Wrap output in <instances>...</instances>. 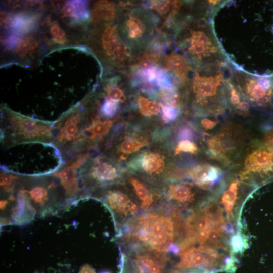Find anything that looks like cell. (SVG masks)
I'll return each instance as SVG.
<instances>
[{
    "label": "cell",
    "mask_w": 273,
    "mask_h": 273,
    "mask_svg": "<svg viewBox=\"0 0 273 273\" xmlns=\"http://www.w3.org/2000/svg\"><path fill=\"white\" fill-rule=\"evenodd\" d=\"M210 23L221 52L235 70L273 76V2L216 1Z\"/></svg>",
    "instance_id": "6da1fadb"
},
{
    "label": "cell",
    "mask_w": 273,
    "mask_h": 273,
    "mask_svg": "<svg viewBox=\"0 0 273 273\" xmlns=\"http://www.w3.org/2000/svg\"><path fill=\"white\" fill-rule=\"evenodd\" d=\"M187 211L166 206L141 212L119 232L121 248L141 247L175 258L186 237Z\"/></svg>",
    "instance_id": "7a4b0ae2"
},
{
    "label": "cell",
    "mask_w": 273,
    "mask_h": 273,
    "mask_svg": "<svg viewBox=\"0 0 273 273\" xmlns=\"http://www.w3.org/2000/svg\"><path fill=\"white\" fill-rule=\"evenodd\" d=\"M212 4L206 1L198 17L190 16L179 28L177 45L192 69L228 63L216 40L210 23Z\"/></svg>",
    "instance_id": "3957f363"
},
{
    "label": "cell",
    "mask_w": 273,
    "mask_h": 273,
    "mask_svg": "<svg viewBox=\"0 0 273 273\" xmlns=\"http://www.w3.org/2000/svg\"><path fill=\"white\" fill-rule=\"evenodd\" d=\"M2 148L1 169L8 173L41 175L58 170L63 164L61 152L51 142H24Z\"/></svg>",
    "instance_id": "277c9868"
},
{
    "label": "cell",
    "mask_w": 273,
    "mask_h": 273,
    "mask_svg": "<svg viewBox=\"0 0 273 273\" xmlns=\"http://www.w3.org/2000/svg\"><path fill=\"white\" fill-rule=\"evenodd\" d=\"M233 68L229 63L207 65L196 70L191 84L192 104L202 116H215L227 108L225 85Z\"/></svg>",
    "instance_id": "5b68a950"
},
{
    "label": "cell",
    "mask_w": 273,
    "mask_h": 273,
    "mask_svg": "<svg viewBox=\"0 0 273 273\" xmlns=\"http://www.w3.org/2000/svg\"><path fill=\"white\" fill-rule=\"evenodd\" d=\"M1 118L2 147L15 144L40 141L52 142L55 122L32 118L3 107Z\"/></svg>",
    "instance_id": "8992f818"
},
{
    "label": "cell",
    "mask_w": 273,
    "mask_h": 273,
    "mask_svg": "<svg viewBox=\"0 0 273 273\" xmlns=\"http://www.w3.org/2000/svg\"><path fill=\"white\" fill-rule=\"evenodd\" d=\"M238 176L255 188L273 181V149L265 142L252 143L243 155Z\"/></svg>",
    "instance_id": "52a82bcc"
},
{
    "label": "cell",
    "mask_w": 273,
    "mask_h": 273,
    "mask_svg": "<svg viewBox=\"0 0 273 273\" xmlns=\"http://www.w3.org/2000/svg\"><path fill=\"white\" fill-rule=\"evenodd\" d=\"M232 78L251 106L260 110L273 107V76H255L233 68Z\"/></svg>",
    "instance_id": "ba28073f"
},
{
    "label": "cell",
    "mask_w": 273,
    "mask_h": 273,
    "mask_svg": "<svg viewBox=\"0 0 273 273\" xmlns=\"http://www.w3.org/2000/svg\"><path fill=\"white\" fill-rule=\"evenodd\" d=\"M100 197L111 210L118 234L141 212L139 204L126 186L106 187L102 191Z\"/></svg>",
    "instance_id": "9c48e42d"
},
{
    "label": "cell",
    "mask_w": 273,
    "mask_h": 273,
    "mask_svg": "<svg viewBox=\"0 0 273 273\" xmlns=\"http://www.w3.org/2000/svg\"><path fill=\"white\" fill-rule=\"evenodd\" d=\"M161 190L163 206L182 211L199 207L215 194L204 195L206 192H211L188 181H169Z\"/></svg>",
    "instance_id": "30bf717a"
},
{
    "label": "cell",
    "mask_w": 273,
    "mask_h": 273,
    "mask_svg": "<svg viewBox=\"0 0 273 273\" xmlns=\"http://www.w3.org/2000/svg\"><path fill=\"white\" fill-rule=\"evenodd\" d=\"M237 127L226 125L218 133L209 136L206 142V153L212 159L229 166L241 153L243 134Z\"/></svg>",
    "instance_id": "8fae6325"
},
{
    "label": "cell",
    "mask_w": 273,
    "mask_h": 273,
    "mask_svg": "<svg viewBox=\"0 0 273 273\" xmlns=\"http://www.w3.org/2000/svg\"><path fill=\"white\" fill-rule=\"evenodd\" d=\"M98 30L94 41L99 54L111 64H123L129 56V52L120 39L116 26L106 24Z\"/></svg>",
    "instance_id": "7c38bea8"
},
{
    "label": "cell",
    "mask_w": 273,
    "mask_h": 273,
    "mask_svg": "<svg viewBox=\"0 0 273 273\" xmlns=\"http://www.w3.org/2000/svg\"><path fill=\"white\" fill-rule=\"evenodd\" d=\"M129 167L141 178L155 185L169 182L165 174L164 156L155 151H146L138 155L129 162Z\"/></svg>",
    "instance_id": "4fadbf2b"
},
{
    "label": "cell",
    "mask_w": 273,
    "mask_h": 273,
    "mask_svg": "<svg viewBox=\"0 0 273 273\" xmlns=\"http://www.w3.org/2000/svg\"><path fill=\"white\" fill-rule=\"evenodd\" d=\"M79 172L86 187L113 185L119 181L122 177L119 169L111 161L103 157L85 161Z\"/></svg>",
    "instance_id": "5bb4252c"
},
{
    "label": "cell",
    "mask_w": 273,
    "mask_h": 273,
    "mask_svg": "<svg viewBox=\"0 0 273 273\" xmlns=\"http://www.w3.org/2000/svg\"><path fill=\"white\" fill-rule=\"evenodd\" d=\"M124 183L139 204L141 212L163 206L160 188L148 185V182L131 174L125 176Z\"/></svg>",
    "instance_id": "9a60e30c"
},
{
    "label": "cell",
    "mask_w": 273,
    "mask_h": 273,
    "mask_svg": "<svg viewBox=\"0 0 273 273\" xmlns=\"http://www.w3.org/2000/svg\"><path fill=\"white\" fill-rule=\"evenodd\" d=\"M187 174L198 187L211 193L218 191L226 180L220 168L207 163L193 167L187 171Z\"/></svg>",
    "instance_id": "2e32d148"
},
{
    "label": "cell",
    "mask_w": 273,
    "mask_h": 273,
    "mask_svg": "<svg viewBox=\"0 0 273 273\" xmlns=\"http://www.w3.org/2000/svg\"><path fill=\"white\" fill-rule=\"evenodd\" d=\"M139 10H133L125 15L120 29L125 40L130 45H141L145 43L151 31L146 22V16Z\"/></svg>",
    "instance_id": "e0dca14e"
},
{
    "label": "cell",
    "mask_w": 273,
    "mask_h": 273,
    "mask_svg": "<svg viewBox=\"0 0 273 273\" xmlns=\"http://www.w3.org/2000/svg\"><path fill=\"white\" fill-rule=\"evenodd\" d=\"M41 16V14L39 12H20L3 18V23L5 25L6 28L11 30L10 34L20 36L34 29Z\"/></svg>",
    "instance_id": "ac0fdd59"
},
{
    "label": "cell",
    "mask_w": 273,
    "mask_h": 273,
    "mask_svg": "<svg viewBox=\"0 0 273 273\" xmlns=\"http://www.w3.org/2000/svg\"><path fill=\"white\" fill-rule=\"evenodd\" d=\"M88 156L86 154L79 155L74 160L70 161L68 164L55 173L54 175L60 179L68 195L75 193L77 188V172L79 168L87 160Z\"/></svg>",
    "instance_id": "d6986e66"
},
{
    "label": "cell",
    "mask_w": 273,
    "mask_h": 273,
    "mask_svg": "<svg viewBox=\"0 0 273 273\" xmlns=\"http://www.w3.org/2000/svg\"><path fill=\"white\" fill-rule=\"evenodd\" d=\"M163 64L165 68L185 83L188 81L190 71L192 69L187 58L176 52L165 56Z\"/></svg>",
    "instance_id": "ffe728a7"
},
{
    "label": "cell",
    "mask_w": 273,
    "mask_h": 273,
    "mask_svg": "<svg viewBox=\"0 0 273 273\" xmlns=\"http://www.w3.org/2000/svg\"><path fill=\"white\" fill-rule=\"evenodd\" d=\"M62 17L67 18L72 24H79L88 18V3L82 1H71L66 2L60 11Z\"/></svg>",
    "instance_id": "44dd1931"
},
{
    "label": "cell",
    "mask_w": 273,
    "mask_h": 273,
    "mask_svg": "<svg viewBox=\"0 0 273 273\" xmlns=\"http://www.w3.org/2000/svg\"><path fill=\"white\" fill-rule=\"evenodd\" d=\"M115 12V7L113 3L106 1H98L93 6L92 20L95 24L110 21L114 18Z\"/></svg>",
    "instance_id": "7402d4cb"
},
{
    "label": "cell",
    "mask_w": 273,
    "mask_h": 273,
    "mask_svg": "<svg viewBox=\"0 0 273 273\" xmlns=\"http://www.w3.org/2000/svg\"><path fill=\"white\" fill-rule=\"evenodd\" d=\"M114 121L96 119L86 126L84 131L85 143L88 139L90 141L99 140L107 135L110 131Z\"/></svg>",
    "instance_id": "603a6c76"
},
{
    "label": "cell",
    "mask_w": 273,
    "mask_h": 273,
    "mask_svg": "<svg viewBox=\"0 0 273 273\" xmlns=\"http://www.w3.org/2000/svg\"><path fill=\"white\" fill-rule=\"evenodd\" d=\"M182 4L181 1H155L147 2L146 6L155 10L162 17L172 18L179 12Z\"/></svg>",
    "instance_id": "cb8c5ba5"
},
{
    "label": "cell",
    "mask_w": 273,
    "mask_h": 273,
    "mask_svg": "<svg viewBox=\"0 0 273 273\" xmlns=\"http://www.w3.org/2000/svg\"><path fill=\"white\" fill-rule=\"evenodd\" d=\"M148 144L147 140L139 136L128 135L122 138L117 145V150L121 155V157L135 152Z\"/></svg>",
    "instance_id": "d4e9b609"
},
{
    "label": "cell",
    "mask_w": 273,
    "mask_h": 273,
    "mask_svg": "<svg viewBox=\"0 0 273 273\" xmlns=\"http://www.w3.org/2000/svg\"><path fill=\"white\" fill-rule=\"evenodd\" d=\"M38 47L39 41L37 36H27L20 40L15 49L14 54L19 59H29L34 55Z\"/></svg>",
    "instance_id": "484cf974"
},
{
    "label": "cell",
    "mask_w": 273,
    "mask_h": 273,
    "mask_svg": "<svg viewBox=\"0 0 273 273\" xmlns=\"http://www.w3.org/2000/svg\"><path fill=\"white\" fill-rule=\"evenodd\" d=\"M137 105L140 113L145 116L156 115L159 113L161 104L140 96L137 99Z\"/></svg>",
    "instance_id": "4316f807"
},
{
    "label": "cell",
    "mask_w": 273,
    "mask_h": 273,
    "mask_svg": "<svg viewBox=\"0 0 273 273\" xmlns=\"http://www.w3.org/2000/svg\"><path fill=\"white\" fill-rule=\"evenodd\" d=\"M49 31L51 40L54 43L64 44L68 42L66 34L58 22L51 23Z\"/></svg>",
    "instance_id": "83f0119b"
},
{
    "label": "cell",
    "mask_w": 273,
    "mask_h": 273,
    "mask_svg": "<svg viewBox=\"0 0 273 273\" xmlns=\"http://www.w3.org/2000/svg\"><path fill=\"white\" fill-rule=\"evenodd\" d=\"M119 107V101L106 98L100 108L101 114L105 117L111 118L117 113Z\"/></svg>",
    "instance_id": "f1b7e54d"
},
{
    "label": "cell",
    "mask_w": 273,
    "mask_h": 273,
    "mask_svg": "<svg viewBox=\"0 0 273 273\" xmlns=\"http://www.w3.org/2000/svg\"><path fill=\"white\" fill-rule=\"evenodd\" d=\"M28 195L35 203H44L48 198V189L44 186L34 185L28 191Z\"/></svg>",
    "instance_id": "f546056e"
},
{
    "label": "cell",
    "mask_w": 273,
    "mask_h": 273,
    "mask_svg": "<svg viewBox=\"0 0 273 273\" xmlns=\"http://www.w3.org/2000/svg\"><path fill=\"white\" fill-rule=\"evenodd\" d=\"M161 109L162 118L166 122L175 120L180 114L178 107L167 104H161Z\"/></svg>",
    "instance_id": "4dcf8cb0"
},
{
    "label": "cell",
    "mask_w": 273,
    "mask_h": 273,
    "mask_svg": "<svg viewBox=\"0 0 273 273\" xmlns=\"http://www.w3.org/2000/svg\"><path fill=\"white\" fill-rule=\"evenodd\" d=\"M198 151L197 145L192 140H180L175 149V154L180 153L195 154Z\"/></svg>",
    "instance_id": "1f68e13d"
},
{
    "label": "cell",
    "mask_w": 273,
    "mask_h": 273,
    "mask_svg": "<svg viewBox=\"0 0 273 273\" xmlns=\"http://www.w3.org/2000/svg\"><path fill=\"white\" fill-rule=\"evenodd\" d=\"M119 273H143L138 267L124 253L121 265V271Z\"/></svg>",
    "instance_id": "d6a6232c"
},
{
    "label": "cell",
    "mask_w": 273,
    "mask_h": 273,
    "mask_svg": "<svg viewBox=\"0 0 273 273\" xmlns=\"http://www.w3.org/2000/svg\"><path fill=\"white\" fill-rule=\"evenodd\" d=\"M200 120V127L205 131H210L215 128L218 123V120L212 115L202 116Z\"/></svg>",
    "instance_id": "836d02e7"
},
{
    "label": "cell",
    "mask_w": 273,
    "mask_h": 273,
    "mask_svg": "<svg viewBox=\"0 0 273 273\" xmlns=\"http://www.w3.org/2000/svg\"><path fill=\"white\" fill-rule=\"evenodd\" d=\"M108 98L115 101H123L125 96L123 92L118 87L111 86L107 89Z\"/></svg>",
    "instance_id": "e575fe53"
},
{
    "label": "cell",
    "mask_w": 273,
    "mask_h": 273,
    "mask_svg": "<svg viewBox=\"0 0 273 273\" xmlns=\"http://www.w3.org/2000/svg\"><path fill=\"white\" fill-rule=\"evenodd\" d=\"M194 134L192 129L189 127L180 128L177 134V139L180 140H192L194 139Z\"/></svg>",
    "instance_id": "d590c367"
}]
</instances>
